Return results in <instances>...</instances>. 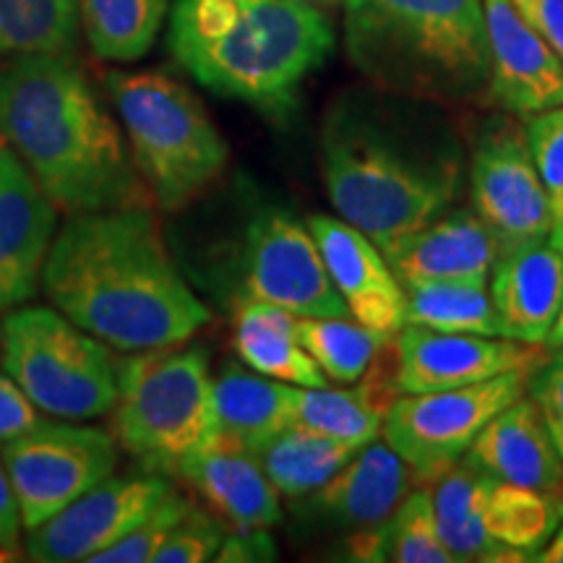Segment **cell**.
<instances>
[{
  "label": "cell",
  "instance_id": "obj_22",
  "mask_svg": "<svg viewBox=\"0 0 563 563\" xmlns=\"http://www.w3.org/2000/svg\"><path fill=\"white\" fill-rule=\"evenodd\" d=\"M386 258L405 287L422 282L490 285L493 266L501 258V251L473 207H454L405 238L397 249L386 253Z\"/></svg>",
  "mask_w": 563,
  "mask_h": 563
},
{
  "label": "cell",
  "instance_id": "obj_17",
  "mask_svg": "<svg viewBox=\"0 0 563 563\" xmlns=\"http://www.w3.org/2000/svg\"><path fill=\"white\" fill-rule=\"evenodd\" d=\"M58 232V203L9 144H0V313L26 306Z\"/></svg>",
  "mask_w": 563,
  "mask_h": 563
},
{
  "label": "cell",
  "instance_id": "obj_34",
  "mask_svg": "<svg viewBox=\"0 0 563 563\" xmlns=\"http://www.w3.org/2000/svg\"><path fill=\"white\" fill-rule=\"evenodd\" d=\"M224 527L217 517H207V514L196 511L194 506L188 509L186 517L173 527L167 540L154 555V563H201L214 561L217 551H220Z\"/></svg>",
  "mask_w": 563,
  "mask_h": 563
},
{
  "label": "cell",
  "instance_id": "obj_18",
  "mask_svg": "<svg viewBox=\"0 0 563 563\" xmlns=\"http://www.w3.org/2000/svg\"><path fill=\"white\" fill-rule=\"evenodd\" d=\"M490 51V100L514 118L563 104V60L514 9L511 0H483Z\"/></svg>",
  "mask_w": 563,
  "mask_h": 563
},
{
  "label": "cell",
  "instance_id": "obj_28",
  "mask_svg": "<svg viewBox=\"0 0 563 563\" xmlns=\"http://www.w3.org/2000/svg\"><path fill=\"white\" fill-rule=\"evenodd\" d=\"M361 449L306 426H290L266 441L256 460L279 496L302 498L340 473Z\"/></svg>",
  "mask_w": 563,
  "mask_h": 563
},
{
  "label": "cell",
  "instance_id": "obj_20",
  "mask_svg": "<svg viewBox=\"0 0 563 563\" xmlns=\"http://www.w3.org/2000/svg\"><path fill=\"white\" fill-rule=\"evenodd\" d=\"M490 298L504 336L545 344L563 306V222L555 220L543 238L498 258Z\"/></svg>",
  "mask_w": 563,
  "mask_h": 563
},
{
  "label": "cell",
  "instance_id": "obj_10",
  "mask_svg": "<svg viewBox=\"0 0 563 563\" xmlns=\"http://www.w3.org/2000/svg\"><path fill=\"white\" fill-rule=\"evenodd\" d=\"M266 302L295 316H350L308 222L279 203L258 207L235 258V308Z\"/></svg>",
  "mask_w": 563,
  "mask_h": 563
},
{
  "label": "cell",
  "instance_id": "obj_2",
  "mask_svg": "<svg viewBox=\"0 0 563 563\" xmlns=\"http://www.w3.org/2000/svg\"><path fill=\"white\" fill-rule=\"evenodd\" d=\"M42 292L76 327L123 352L186 344L209 323L146 207L70 214L47 253Z\"/></svg>",
  "mask_w": 563,
  "mask_h": 563
},
{
  "label": "cell",
  "instance_id": "obj_39",
  "mask_svg": "<svg viewBox=\"0 0 563 563\" xmlns=\"http://www.w3.org/2000/svg\"><path fill=\"white\" fill-rule=\"evenodd\" d=\"M511 3L563 60V0H511Z\"/></svg>",
  "mask_w": 563,
  "mask_h": 563
},
{
  "label": "cell",
  "instance_id": "obj_23",
  "mask_svg": "<svg viewBox=\"0 0 563 563\" xmlns=\"http://www.w3.org/2000/svg\"><path fill=\"white\" fill-rule=\"evenodd\" d=\"M462 460L498 481L563 498V460L532 397L493 415Z\"/></svg>",
  "mask_w": 563,
  "mask_h": 563
},
{
  "label": "cell",
  "instance_id": "obj_43",
  "mask_svg": "<svg viewBox=\"0 0 563 563\" xmlns=\"http://www.w3.org/2000/svg\"><path fill=\"white\" fill-rule=\"evenodd\" d=\"M300 3H308V5H316V9H321V11H334V9H340V5L344 3V0H300Z\"/></svg>",
  "mask_w": 563,
  "mask_h": 563
},
{
  "label": "cell",
  "instance_id": "obj_5",
  "mask_svg": "<svg viewBox=\"0 0 563 563\" xmlns=\"http://www.w3.org/2000/svg\"><path fill=\"white\" fill-rule=\"evenodd\" d=\"M347 58L371 87L428 102L488 95L483 0H344Z\"/></svg>",
  "mask_w": 563,
  "mask_h": 563
},
{
  "label": "cell",
  "instance_id": "obj_9",
  "mask_svg": "<svg viewBox=\"0 0 563 563\" xmlns=\"http://www.w3.org/2000/svg\"><path fill=\"white\" fill-rule=\"evenodd\" d=\"M439 532L456 561H532L563 522V498L532 490L460 460L431 483Z\"/></svg>",
  "mask_w": 563,
  "mask_h": 563
},
{
  "label": "cell",
  "instance_id": "obj_45",
  "mask_svg": "<svg viewBox=\"0 0 563 563\" xmlns=\"http://www.w3.org/2000/svg\"><path fill=\"white\" fill-rule=\"evenodd\" d=\"M16 561V551H9V548H0V563Z\"/></svg>",
  "mask_w": 563,
  "mask_h": 563
},
{
  "label": "cell",
  "instance_id": "obj_25",
  "mask_svg": "<svg viewBox=\"0 0 563 563\" xmlns=\"http://www.w3.org/2000/svg\"><path fill=\"white\" fill-rule=\"evenodd\" d=\"M217 426L224 439L241 443L256 454L266 441L295 426L298 386L245 371L243 365H224L211 384Z\"/></svg>",
  "mask_w": 563,
  "mask_h": 563
},
{
  "label": "cell",
  "instance_id": "obj_44",
  "mask_svg": "<svg viewBox=\"0 0 563 563\" xmlns=\"http://www.w3.org/2000/svg\"><path fill=\"white\" fill-rule=\"evenodd\" d=\"M553 214H555V220L563 222V191L553 199Z\"/></svg>",
  "mask_w": 563,
  "mask_h": 563
},
{
  "label": "cell",
  "instance_id": "obj_42",
  "mask_svg": "<svg viewBox=\"0 0 563 563\" xmlns=\"http://www.w3.org/2000/svg\"><path fill=\"white\" fill-rule=\"evenodd\" d=\"M545 347L548 350H563V306H561L559 316H555V323H553L551 334H548Z\"/></svg>",
  "mask_w": 563,
  "mask_h": 563
},
{
  "label": "cell",
  "instance_id": "obj_7",
  "mask_svg": "<svg viewBox=\"0 0 563 563\" xmlns=\"http://www.w3.org/2000/svg\"><path fill=\"white\" fill-rule=\"evenodd\" d=\"M214 378L201 347H154L118 363L112 435L150 473H173L188 454L217 439Z\"/></svg>",
  "mask_w": 563,
  "mask_h": 563
},
{
  "label": "cell",
  "instance_id": "obj_36",
  "mask_svg": "<svg viewBox=\"0 0 563 563\" xmlns=\"http://www.w3.org/2000/svg\"><path fill=\"white\" fill-rule=\"evenodd\" d=\"M527 391L543 415L548 433L563 460V350H553V355L532 371Z\"/></svg>",
  "mask_w": 563,
  "mask_h": 563
},
{
  "label": "cell",
  "instance_id": "obj_24",
  "mask_svg": "<svg viewBox=\"0 0 563 563\" xmlns=\"http://www.w3.org/2000/svg\"><path fill=\"white\" fill-rule=\"evenodd\" d=\"M399 350L397 336L389 340L357 382L355 389L332 386H298L295 397V426L332 435L352 446H365L384 433L386 412L399 397Z\"/></svg>",
  "mask_w": 563,
  "mask_h": 563
},
{
  "label": "cell",
  "instance_id": "obj_33",
  "mask_svg": "<svg viewBox=\"0 0 563 563\" xmlns=\"http://www.w3.org/2000/svg\"><path fill=\"white\" fill-rule=\"evenodd\" d=\"M191 509V501L183 498L178 490L170 488L162 504L154 509L144 522H139L133 530L125 534L123 540H118L115 545H110L108 551L95 555L91 563H150L154 555L167 540V534L173 532V527L186 517Z\"/></svg>",
  "mask_w": 563,
  "mask_h": 563
},
{
  "label": "cell",
  "instance_id": "obj_40",
  "mask_svg": "<svg viewBox=\"0 0 563 563\" xmlns=\"http://www.w3.org/2000/svg\"><path fill=\"white\" fill-rule=\"evenodd\" d=\"M21 527L24 522H21L16 493H13L11 477L5 473L3 460H0V548L19 551Z\"/></svg>",
  "mask_w": 563,
  "mask_h": 563
},
{
  "label": "cell",
  "instance_id": "obj_26",
  "mask_svg": "<svg viewBox=\"0 0 563 563\" xmlns=\"http://www.w3.org/2000/svg\"><path fill=\"white\" fill-rule=\"evenodd\" d=\"M336 553L342 561L363 563H454V555L439 532L431 485L407 493L386 522L368 532L342 538Z\"/></svg>",
  "mask_w": 563,
  "mask_h": 563
},
{
  "label": "cell",
  "instance_id": "obj_14",
  "mask_svg": "<svg viewBox=\"0 0 563 563\" xmlns=\"http://www.w3.org/2000/svg\"><path fill=\"white\" fill-rule=\"evenodd\" d=\"M173 485L146 473L108 477L26 534V553L40 563L95 561L144 522Z\"/></svg>",
  "mask_w": 563,
  "mask_h": 563
},
{
  "label": "cell",
  "instance_id": "obj_6",
  "mask_svg": "<svg viewBox=\"0 0 563 563\" xmlns=\"http://www.w3.org/2000/svg\"><path fill=\"white\" fill-rule=\"evenodd\" d=\"M104 84L133 165L162 211H180L220 178L230 150L191 89L157 70H110Z\"/></svg>",
  "mask_w": 563,
  "mask_h": 563
},
{
  "label": "cell",
  "instance_id": "obj_38",
  "mask_svg": "<svg viewBox=\"0 0 563 563\" xmlns=\"http://www.w3.org/2000/svg\"><path fill=\"white\" fill-rule=\"evenodd\" d=\"M274 559H277V543L269 530H232L224 534L220 551L214 555V561L222 563H256Z\"/></svg>",
  "mask_w": 563,
  "mask_h": 563
},
{
  "label": "cell",
  "instance_id": "obj_13",
  "mask_svg": "<svg viewBox=\"0 0 563 563\" xmlns=\"http://www.w3.org/2000/svg\"><path fill=\"white\" fill-rule=\"evenodd\" d=\"M0 460L16 493L21 522L32 530L115 473L118 441L100 428L42 420L3 443Z\"/></svg>",
  "mask_w": 563,
  "mask_h": 563
},
{
  "label": "cell",
  "instance_id": "obj_21",
  "mask_svg": "<svg viewBox=\"0 0 563 563\" xmlns=\"http://www.w3.org/2000/svg\"><path fill=\"white\" fill-rule=\"evenodd\" d=\"M230 530H272L282 519L279 493L256 454L217 433L173 467Z\"/></svg>",
  "mask_w": 563,
  "mask_h": 563
},
{
  "label": "cell",
  "instance_id": "obj_32",
  "mask_svg": "<svg viewBox=\"0 0 563 563\" xmlns=\"http://www.w3.org/2000/svg\"><path fill=\"white\" fill-rule=\"evenodd\" d=\"M295 332L329 382L357 384L394 336L363 327L350 316H298Z\"/></svg>",
  "mask_w": 563,
  "mask_h": 563
},
{
  "label": "cell",
  "instance_id": "obj_12",
  "mask_svg": "<svg viewBox=\"0 0 563 563\" xmlns=\"http://www.w3.org/2000/svg\"><path fill=\"white\" fill-rule=\"evenodd\" d=\"M467 157L470 207L501 256L553 228V199L534 167L527 133L511 112L477 125Z\"/></svg>",
  "mask_w": 563,
  "mask_h": 563
},
{
  "label": "cell",
  "instance_id": "obj_41",
  "mask_svg": "<svg viewBox=\"0 0 563 563\" xmlns=\"http://www.w3.org/2000/svg\"><path fill=\"white\" fill-rule=\"evenodd\" d=\"M532 561L540 563H563V522L555 527V532L548 538V543L534 553Z\"/></svg>",
  "mask_w": 563,
  "mask_h": 563
},
{
  "label": "cell",
  "instance_id": "obj_30",
  "mask_svg": "<svg viewBox=\"0 0 563 563\" xmlns=\"http://www.w3.org/2000/svg\"><path fill=\"white\" fill-rule=\"evenodd\" d=\"M405 292V327L449 334L504 336L490 298V285L422 282V285H407Z\"/></svg>",
  "mask_w": 563,
  "mask_h": 563
},
{
  "label": "cell",
  "instance_id": "obj_27",
  "mask_svg": "<svg viewBox=\"0 0 563 563\" xmlns=\"http://www.w3.org/2000/svg\"><path fill=\"white\" fill-rule=\"evenodd\" d=\"M298 316L266 302H245L235 313V350L262 376L292 386H327L329 378L308 355L295 332Z\"/></svg>",
  "mask_w": 563,
  "mask_h": 563
},
{
  "label": "cell",
  "instance_id": "obj_37",
  "mask_svg": "<svg viewBox=\"0 0 563 563\" xmlns=\"http://www.w3.org/2000/svg\"><path fill=\"white\" fill-rule=\"evenodd\" d=\"M45 420L37 405L26 397L24 389L13 382L5 371H0V443L19 439Z\"/></svg>",
  "mask_w": 563,
  "mask_h": 563
},
{
  "label": "cell",
  "instance_id": "obj_29",
  "mask_svg": "<svg viewBox=\"0 0 563 563\" xmlns=\"http://www.w3.org/2000/svg\"><path fill=\"white\" fill-rule=\"evenodd\" d=\"M170 0H81V30L97 58L131 63L152 51Z\"/></svg>",
  "mask_w": 563,
  "mask_h": 563
},
{
  "label": "cell",
  "instance_id": "obj_16",
  "mask_svg": "<svg viewBox=\"0 0 563 563\" xmlns=\"http://www.w3.org/2000/svg\"><path fill=\"white\" fill-rule=\"evenodd\" d=\"M397 350L402 394L483 384L509 371H534L548 357L545 344H527L509 336L449 334L422 327H402Z\"/></svg>",
  "mask_w": 563,
  "mask_h": 563
},
{
  "label": "cell",
  "instance_id": "obj_19",
  "mask_svg": "<svg viewBox=\"0 0 563 563\" xmlns=\"http://www.w3.org/2000/svg\"><path fill=\"white\" fill-rule=\"evenodd\" d=\"M308 228L350 319L384 336L402 332L407 292L384 251L342 217L313 214L308 217Z\"/></svg>",
  "mask_w": 563,
  "mask_h": 563
},
{
  "label": "cell",
  "instance_id": "obj_15",
  "mask_svg": "<svg viewBox=\"0 0 563 563\" xmlns=\"http://www.w3.org/2000/svg\"><path fill=\"white\" fill-rule=\"evenodd\" d=\"M412 473L389 443L371 441L321 488L295 498L292 517L306 532H368L391 517L412 488Z\"/></svg>",
  "mask_w": 563,
  "mask_h": 563
},
{
  "label": "cell",
  "instance_id": "obj_11",
  "mask_svg": "<svg viewBox=\"0 0 563 563\" xmlns=\"http://www.w3.org/2000/svg\"><path fill=\"white\" fill-rule=\"evenodd\" d=\"M532 371H509L456 389L402 394L386 412L384 441L402 456L415 483L431 485L467 454L493 415L527 394Z\"/></svg>",
  "mask_w": 563,
  "mask_h": 563
},
{
  "label": "cell",
  "instance_id": "obj_35",
  "mask_svg": "<svg viewBox=\"0 0 563 563\" xmlns=\"http://www.w3.org/2000/svg\"><path fill=\"white\" fill-rule=\"evenodd\" d=\"M525 133L534 167L555 199L563 191V104L527 118Z\"/></svg>",
  "mask_w": 563,
  "mask_h": 563
},
{
  "label": "cell",
  "instance_id": "obj_1",
  "mask_svg": "<svg viewBox=\"0 0 563 563\" xmlns=\"http://www.w3.org/2000/svg\"><path fill=\"white\" fill-rule=\"evenodd\" d=\"M467 152L439 102L350 91L321 125V173L336 214L384 256L456 207Z\"/></svg>",
  "mask_w": 563,
  "mask_h": 563
},
{
  "label": "cell",
  "instance_id": "obj_8",
  "mask_svg": "<svg viewBox=\"0 0 563 563\" xmlns=\"http://www.w3.org/2000/svg\"><path fill=\"white\" fill-rule=\"evenodd\" d=\"M3 371L42 412L89 420L112 412L118 363L108 344L84 332L58 308L19 306L0 329Z\"/></svg>",
  "mask_w": 563,
  "mask_h": 563
},
{
  "label": "cell",
  "instance_id": "obj_4",
  "mask_svg": "<svg viewBox=\"0 0 563 563\" xmlns=\"http://www.w3.org/2000/svg\"><path fill=\"white\" fill-rule=\"evenodd\" d=\"M167 45L203 89L287 118L334 51L327 11L300 0H170Z\"/></svg>",
  "mask_w": 563,
  "mask_h": 563
},
{
  "label": "cell",
  "instance_id": "obj_3",
  "mask_svg": "<svg viewBox=\"0 0 563 563\" xmlns=\"http://www.w3.org/2000/svg\"><path fill=\"white\" fill-rule=\"evenodd\" d=\"M0 136L68 214L144 207L146 186L121 125L74 55L0 63Z\"/></svg>",
  "mask_w": 563,
  "mask_h": 563
},
{
  "label": "cell",
  "instance_id": "obj_31",
  "mask_svg": "<svg viewBox=\"0 0 563 563\" xmlns=\"http://www.w3.org/2000/svg\"><path fill=\"white\" fill-rule=\"evenodd\" d=\"M81 0H0V58L74 55Z\"/></svg>",
  "mask_w": 563,
  "mask_h": 563
}]
</instances>
